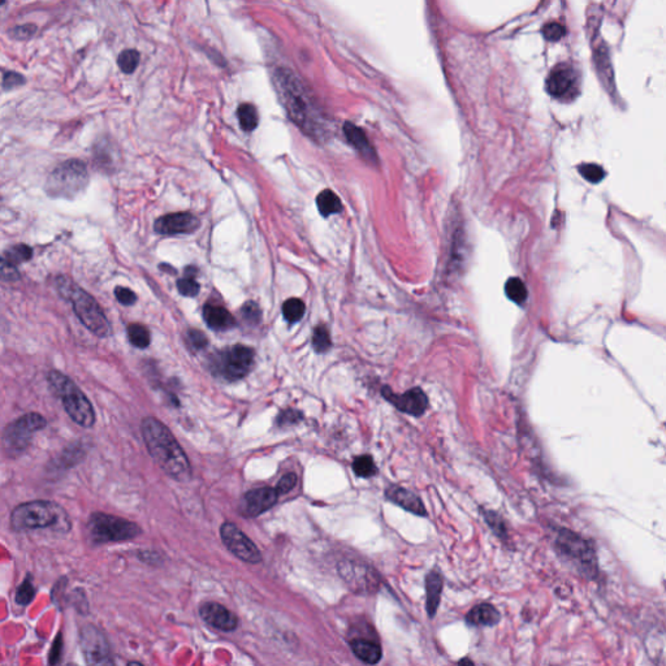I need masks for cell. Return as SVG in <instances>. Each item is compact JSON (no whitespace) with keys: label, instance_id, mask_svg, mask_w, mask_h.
I'll return each instance as SVG.
<instances>
[{"label":"cell","instance_id":"6da1fadb","mask_svg":"<svg viewBox=\"0 0 666 666\" xmlns=\"http://www.w3.org/2000/svg\"><path fill=\"white\" fill-rule=\"evenodd\" d=\"M141 429L145 444L159 468L175 480L188 482L191 476V462L172 432L152 417L143 419Z\"/></svg>","mask_w":666,"mask_h":666},{"label":"cell","instance_id":"7a4b0ae2","mask_svg":"<svg viewBox=\"0 0 666 666\" xmlns=\"http://www.w3.org/2000/svg\"><path fill=\"white\" fill-rule=\"evenodd\" d=\"M273 79L290 119L306 135L322 137L324 132L323 119L301 79L286 68L276 69Z\"/></svg>","mask_w":666,"mask_h":666},{"label":"cell","instance_id":"3957f363","mask_svg":"<svg viewBox=\"0 0 666 666\" xmlns=\"http://www.w3.org/2000/svg\"><path fill=\"white\" fill-rule=\"evenodd\" d=\"M56 288L62 297L69 301L79 320L85 324L89 331L98 337H107L111 333V325L104 315L99 303L72 280L65 276L56 278Z\"/></svg>","mask_w":666,"mask_h":666},{"label":"cell","instance_id":"277c9868","mask_svg":"<svg viewBox=\"0 0 666 666\" xmlns=\"http://www.w3.org/2000/svg\"><path fill=\"white\" fill-rule=\"evenodd\" d=\"M11 526L15 531L57 527L69 529V519L63 508L51 501H32L18 505L11 514Z\"/></svg>","mask_w":666,"mask_h":666},{"label":"cell","instance_id":"5b68a950","mask_svg":"<svg viewBox=\"0 0 666 666\" xmlns=\"http://www.w3.org/2000/svg\"><path fill=\"white\" fill-rule=\"evenodd\" d=\"M48 383L56 395L62 398L64 409L73 422L85 429L94 426L96 414L93 406L88 397L79 390V387L68 376L59 371H51L48 375Z\"/></svg>","mask_w":666,"mask_h":666},{"label":"cell","instance_id":"8992f818","mask_svg":"<svg viewBox=\"0 0 666 666\" xmlns=\"http://www.w3.org/2000/svg\"><path fill=\"white\" fill-rule=\"evenodd\" d=\"M89 174L81 160H68L56 168L48 177L46 189L51 197L73 198L86 188Z\"/></svg>","mask_w":666,"mask_h":666},{"label":"cell","instance_id":"52a82bcc","mask_svg":"<svg viewBox=\"0 0 666 666\" xmlns=\"http://www.w3.org/2000/svg\"><path fill=\"white\" fill-rule=\"evenodd\" d=\"M88 531L94 543H111L133 539L141 534V529L119 517L94 513L89 519Z\"/></svg>","mask_w":666,"mask_h":666},{"label":"cell","instance_id":"ba28073f","mask_svg":"<svg viewBox=\"0 0 666 666\" xmlns=\"http://www.w3.org/2000/svg\"><path fill=\"white\" fill-rule=\"evenodd\" d=\"M254 350L245 345H235L220 351L214 359L213 368L225 380H239L254 366Z\"/></svg>","mask_w":666,"mask_h":666},{"label":"cell","instance_id":"9c48e42d","mask_svg":"<svg viewBox=\"0 0 666 666\" xmlns=\"http://www.w3.org/2000/svg\"><path fill=\"white\" fill-rule=\"evenodd\" d=\"M45 426L46 419L37 412H30L18 418L4 431L3 440L6 448L9 449V453L23 452L30 443L34 432L40 431Z\"/></svg>","mask_w":666,"mask_h":666},{"label":"cell","instance_id":"30bf717a","mask_svg":"<svg viewBox=\"0 0 666 666\" xmlns=\"http://www.w3.org/2000/svg\"><path fill=\"white\" fill-rule=\"evenodd\" d=\"M81 648L88 666H116L112 660L110 645L101 628L86 625L81 630Z\"/></svg>","mask_w":666,"mask_h":666},{"label":"cell","instance_id":"8fae6325","mask_svg":"<svg viewBox=\"0 0 666 666\" xmlns=\"http://www.w3.org/2000/svg\"><path fill=\"white\" fill-rule=\"evenodd\" d=\"M555 544L565 557L578 565L580 570L585 572H592L595 570L594 551L587 541L582 539L577 534L569 530H561L557 536Z\"/></svg>","mask_w":666,"mask_h":666},{"label":"cell","instance_id":"7c38bea8","mask_svg":"<svg viewBox=\"0 0 666 666\" xmlns=\"http://www.w3.org/2000/svg\"><path fill=\"white\" fill-rule=\"evenodd\" d=\"M548 93L561 101H571L579 93V74L570 64H558L549 73Z\"/></svg>","mask_w":666,"mask_h":666},{"label":"cell","instance_id":"4fadbf2b","mask_svg":"<svg viewBox=\"0 0 666 666\" xmlns=\"http://www.w3.org/2000/svg\"><path fill=\"white\" fill-rule=\"evenodd\" d=\"M222 543L233 555L249 563L262 561V555L254 543L235 524H224L220 529Z\"/></svg>","mask_w":666,"mask_h":666},{"label":"cell","instance_id":"5bb4252c","mask_svg":"<svg viewBox=\"0 0 666 666\" xmlns=\"http://www.w3.org/2000/svg\"><path fill=\"white\" fill-rule=\"evenodd\" d=\"M381 395L400 412L410 414L412 417H421L429 407V398L421 388H412L405 392L404 395H397L392 389L384 387Z\"/></svg>","mask_w":666,"mask_h":666},{"label":"cell","instance_id":"9a60e30c","mask_svg":"<svg viewBox=\"0 0 666 666\" xmlns=\"http://www.w3.org/2000/svg\"><path fill=\"white\" fill-rule=\"evenodd\" d=\"M280 496L276 488L263 487L247 492L241 501L239 510L245 517L261 516L264 512L272 508Z\"/></svg>","mask_w":666,"mask_h":666},{"label":"cell","instance_id":"2e32d148","mask_svg":"<svg viewBox=\"0 0 666 666\" xmlns=\"http://www.w3.org/2000/svg\"><path fill=\"white\" fill-rule=\"evenodd\" d=\"M201 225L198 218L191 213H175L159 218L154 224L155 230L160 235H184L193 233Z\"/></svg>","mask_w":666,"mask_h":666},{"label":"cell","instance_id":"e0dca14e","mask_svg":"<svg viewBox=\"0 0 666 666\" xmlns=\"http://www.w3.org/2000/svg\"><path fill=\"white\" fill-rule=\"evenodd\" d=\"M199 613L206 623L220 631H233L237 628V617L220 604H203Z\"/></svg>","mask_w":666,"mask_h":666},{"label":"cell","instance_id":"ac0fdd59","mask_svg":"<svg viewBox=\"0 0 666 666\" xmlns=\"http://www.w3.org/2000/svg\"><path fill=\"white\" fill-rule=\"evenodd\" d=\"M387 499L397 504L398 507L410 512L412 514L424 517L427 514L422 500L412 492L405 490L398 485H389L385 491Z\"/></svg>","mask_w":666,"mask_h":666},{"label":"cell","instance_id":"d6986e66","mask_svg":"<svg viewBox=\"0 0 666 666\" xmlns=\"http://www.w3.org/2000/svg\"><path fill=\"white\" fill-rule=\"evenodd\" d=\"M203 317H205L206 324L216 331H225L236 325L235 317H232L228 310L224 309L222 306L206 305L203 309Z\"/></svg>","mask_w":666,"mask_h":666},{"label":"cell","instance_id":"ffe728a7","mask_svg":"<svg viewBox=\"0 0 666 666\" xmlns=\"http://www.w3.org/2000/svg\"><path fill=\"white\" fill-rule=\"evenodd\" d=\"M350 648L361 661H363L365 664H370V665L378 664L381 660V655H383L381 647L378 643L368 640V639H363V638L353 639L350 642Z\"/></svg>","mask_w":666,"mask_h":666},{"label":"cell","instance_id":"44dd1931","mask_svg":"<svg viewBox=\"0 0 666 666\" xmlns=\"http://www.w3.org/2000/svg\"><path fill=\"white\" fill-rule=\"evenodd\" d=\"M501 619L500 611L491 604H479L468 611L466 622L470 626H495Z\"/></svg>","mask_w":666,"mask_h":666},{"label":"cell","instance_id":"7402d4cb","mask_svg":"<svg viewBox=\"0 0 666 666\" xmlns=\"http://www.w3.org/2000/svg\"><path fill=\"white\" fill-rule=\"evenodd\" d=\"M443 578L436 571H431L426 578V591H427V611L429 619H434L436 614L437 608L441 600L443 592Z\"/></svg>","mask_w":666,"mask_h":666},{"label":"cell","instance_id":"603a6c76","mask_svg":"<svg viewBox=\"0 0 666 666\" xmlns=\"http://www.w3.org/2000/svg\"><path fill=\"white\" fill-rule=\"evenodd\" d=\"M344 133L346 135L348 141L354 146V149H356L363 158H367L368 160H373V159L376 158L373 147H371V145L368 142V140L366 138V135L362 132V129H359V128L356 127V125L351 124V123H346V124L344 125Z\"/></svg>","mask_w":666,"mask_h":666},{"label":"cell","instance_id":"cb8c5ba5","mask_svg":"<svg viewBox=\"0 0 666 666\" xmlns=\"http://www.w3.org/2000/svg\"><path fill=\"white\" fill-rule=\"evenodd\" d=\"M317 205L320 214L323 216L337 214L342 211V201L332 191H323L317 197Z\"/></svg>","mask_w":666,"mask_h":666},{"label":"cell","instance_id":"d4e9b609","mask_svg":"<svg viewBox=\"0 0 666 666\" xmlns=\"http://www.w3.org/2000/svg\"><path fill=\"white\" fill-rule=\"evenodd\" d=\"M238 121L239 127L245 132H252L255 128L258 127L259 123V116L258 111L253 104L244 103L238 107L237 110Z\"/></svg>","mask_w":666,"mask_h":666},{"label":"cell","instance_id":"484cf974","mask_svg":"<svg viewBox=\"0 0 666 666\" xmlns=\"http://www.w3.org/2000/svg\"><path fill=\"white\" fill-rule=\"evenodd\" d=\"M129 342L140 349H146L151 342L150 331L140 323L128 325Z\"/></svg>","mask_w":666,"mask_h":666},{"label":"cell","instance_id":"4316f807","mask_svg":"<svg viewBox=\"0 0 666 666\" xmlns=\"http://www.w3.org/2000/svg\"><path fill=\"white\" fill-rule=\"evenodd\" d=\"M505 293L508 295L509 300L516 302L518 305H522L529 295L524 281L518 278H509L505 284Z\"/></svg>","mask_w":666,"mask_h":666},{"label":"cell","instance_id":"83f0119b","mask_svg":"<svg viewBox=\"0 0 666 666\" xmlns=\"http://www.w3.org/2000/svg\"><path fill=\"white\" fill-rule=\"evenodd\" d=\"M305 303L298 298H290L283 305V315L289 323H297L305 315Z\"/></svg>","mask_w":666,"mask_h":666},{"label":"cell","instance_id":"f1b7e54d","mask_svg":"<svg viewBox=\"0 0 666 666\" xmlns=\"http://www.w3.org/2000/svg\"><path fill=\"white\" fill-rule=\"evenodd\" d=\"M33 256V250L25 244H18V245L12 246L6 250L4 253V259H7L9 263L13 266L18 263L28 262Z\"/></svg>","mask_w":666,"mask_h":666},{"label":"cell","instance_id":"f546056e","mask_svg":"<svg viewBox=\"0 0 666 666\" xmlns=\"http://www.w3.org/2000/svg\"><path fill=\"white\" fill-rule=\"evenodd\" d=\"M331 337L325 325H317L312 334V348L317 353H325L331 348Z\"/></svg>","mask_w":666,"mask_h":666},{"label":"cell","instance_id":"4dcf8cb0","mask_svg":"<svg viewBox=\"0 0 666 666\" xmlns=\"http://www.w3.org/2000/svg\"><path fill=\"white\" fill-rule=\"evenodd\" d=\"M353 470L361 478H370L376 475L378 468L371 456H361L353 462Z\"/></svg>","mask_w":666,"mask_h":666},{"label":"cell","instance_id":"1f68e13d","mask_svg":"<svg viewBox=\"0 0 666 666\" xmlns=\"http://www.w3.org/2000/svg\"><path fill=\"white\" fill-rule=\"evenodd\" d=\"M140 59H141V55L138 51L135 50H125L120 54L119 59H118V63H119L120 69L127 73V74H130L135 72V68L138 67V63H140Z\"/></svg>","mask_w":666,"mask_h":666},{"label":"cell","instance_id":"d6a6232c","mask_svg":"<svg viewBox=\"0 0 666 666\" xmlns=\"http://www.w3.org/2000/svg\"><path fill=\"white\" fill-rule=\"evenodd\" d=\"M34 594H35V589H34V586H33L32 579H30V577H28V578L25 579L24 582L21 583V586L17 588V604H20V605H28V604L32 602Z\"/></svg>","mask_w":666,"mask_h":666},{"label":"cell","instance_id":"836d02e7","mask_svg":"<svg viewBox=\"0 0 666 666\" xmlns=\"http://www.w3.org/2000/svg\"><path fill=\"white\" fill-rule=\"evenodd\" d=\"M241 314H242L244 320L249 324H258L261 322V317H262L259 306L253 301L246 302L245 305L242 306Z\"/></svg>","mask_w":666,"mask_h":666},{"label":"cell","instance_id":"e575fe53","mask_svg":"<svg viewBox=\"0 0 666 666\" xmlns=\"http://www.w3.org/2000/svg\"><path fill=\"white\" fill-rule=\"evenodd\" d=\"M579 172L582 174V176L589 181V183H600L604 179V172L603 168L602 166H596V164H585V166H579Z\"/></svg>","mask_w":666,"mask_h":666},{"label":"cell","instance_id":"d590c367","mask_svg":"<svg viewBox=\"0 0 666 666\" xmlns=\"http://www.w3.org/2000/svg\"><path fill=\"white\" fill-rule=\"evenodd\" d=\"M177 289L185 297H196L199 293V284L193 278H180L177 281Z\"/></svg>","mask_w":666,"mask_h":666},{"label":"cell","instance_id":"8d00e7d4","mask_svg":"<svg viewBox=\"0 0 666 666\" xmlns=\"http://www.w3.org/2000/svg\"><path fill=\"white\" fill-rule=\"evenodd\" d=\"M302 418H303L302 412H298V410H293V409H288V410H284V412L278 414V424L280 427L292 426V424H297L298 422L301 421Z\"/></svg>","mask_w":666,"mask_h":666},{"label":"cell","instance_id":"74e56055","mask_svg":"<svg viewBox=\"0 0 666 666\" xmlns=\"http://www.w3.org/2000/svg\"><path fill=\"white\" fill-rule=\"evenodd\" d=\"M186 342L189 346L193 349L201 350L207 346V339L205 333L197 331V329H191L186 334Z\"/></svg>","mask_w":666,"mask_h":666},{"label":"cell","instance_id":"f35d334b","mask_svg":"<svg viewBox=\"0 0 666 666\" xmlns=\"http://www.w3.org/2000/svg\"><path fill=\"white\" fill-rule=\"evenodd\" d=\"M24 76L18 74L16 72H4L3 73V89L4 90L17 88L20 85H24Z\"/></svg>","mask_w":666,"mask_h":666},{"label":"cell","instance_id":"ab89813d","mask_svg":"<svg viewBox=\"0 0 666 666\" xmlns=\"http://www.w3.org/2000/svg\"><path fill=\"white\" fill-rule=\"evenodd\" d=\"M483 514L487 524H490V527L493 530V532H496L499 536L507 535L505 527H504L502 521L500 519L499 514H496L493 512H484Z\"/></svg>","mask_w":666,"mask_h":666},{"label":"cell","instance_id":"60d3db41","mask_svg":"<svg viewBox=\"0 0 666 666\" xmlns=\"http://www.w3.org/2000/svg\"><path fill=\"white\" fill-rule=\"evenodd\" d=\"M295 484H297V475L293 473H289V474H286L278 480L276 491H278V495H286L288 492L293 490Z\"/></svg>","mask_w":666,"mask_h":666},{"label":"cell","instance_id":"b9f144b4","mask_svg":"<svg viewBox=\"0 0 666 666\" xmlns=\"http://www.w3.org/2000/svg\"><path fill=\"white\" fill-rule=\"evenodd\" d=\"M115 295H116L118 301H119L121 305H125V306H132V305H135V301H137V295H135L130 289L124 288V286H118V288L115 289Z\"/></svg>","mask_w":666,"mask_h":666},{"label":"cell","instance_id":"7bdbcfd3","mask_svg":"<svg viewBox=\"0 0 666 666\" xmlns=\"http://www.w3.org/2000/svg\"><path fill=\"white\" fill-rule=\"evenodd\" d=\"M35 25H23V26H17L15 29L9 30V34L15 38V40H29L30 37H33L35 34Z\"/></svg>","mask_w":666,"mask_h":666},{"label":"cell","instance_id":"ee69618b","mask_svg":"<svg viewBox=\"0 0 666 666\" xmlns=\"http://www.w3.org/2000/svg\"><path fill=\"white\" fill-rule=\"evenodd\" d=\"M565 33V29H563V25L558 24V23H551V24L546 25L544 29H543V34L544 37L549 40H558Z\"/></svg>","mask_w":666,"mask_h":666},{"label":"cell","instance_id":"f6af8a7d","mask_svg":"<svg viewBox=\"0 0 666 666\" xmlns=\"http://www.w3.org/2000/svg\"><path fill=\"white\" fill-rule=\"evenodd\" d=\"M1 278H3V280H9V281H13V280L18 278V273H17L15 266L12 263H9L7 259H4V258L1 259Z\"/></svg>","mask_w":666,"mask_h":666},{"label":"cell","instance_id":"bcb514c9","mask_svg":"<svg viewBox=\"0 0 666 666\" xmlns=\"http://www.w3.org/2000/svg\"><path fill=\"white\" fill-rule=\"evenodd\" d=\"M62 650H63V642H62V636L59 635L54 642V645L51 648V652H50V664L54 666L59 662L60 660V656H62Z\"/></svg>","mask_w":666,"mask_h":666},{"label":"cell","instance_id":"7dc6e473","mask_svg":"<svg viewBox=\"0 0 666 666\" xmlns=\"http://www.w3.org/2000/svg\"><path fill=\"white\" fill-rule=\"evenodd\" d=\"M458 666H475L474 662L470 660V658H462L460 662H458Z\"/></svg>","mask_w":666,"mask_h":666},{"label":"cell","instance_id":"c3c4849f","mask_svg":"<svg viewBox=\"0 0 666 666\" xmlns=\"http://www.w3.org/2000/svg\"><path fill=\"white\" fill-rule=\"evenodd\" d=\"M128 666H143V665L142 664H140V662H135V661H133V662H129V664H128Z\"/></svg>","mask_w":666,"mask_h":666},{"label":"cell","instance_id":"681fc988","mask_svg":"<svg viewBox=\"0 0 666 666\" xmlns=\"http://www.w3.org/2000/svg\"><path fill=\"white\" fill-rule=\"evenodd\" d=\"M67 666H77V665H72V664H69V665H67Z\"/></svg>","mask_w":666,"mask_h":666}]
</instances>
